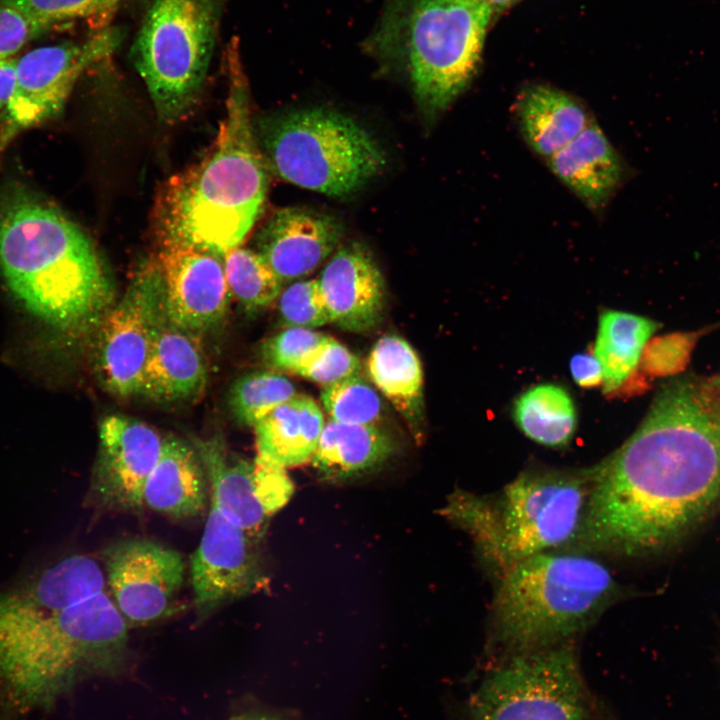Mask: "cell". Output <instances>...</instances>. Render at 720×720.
<instances>
[{
    "label": "cell",
    "mask_w": 720,
    "mask_h": 720,
    "mask_svg": "<svg viewBox=\"0 0 720 720\" xmlns=\"http://www.w3.org/2000/svg\"><path fill=\"white\" fill-rule=\"evenodd\" d=\"M720 496V425L704 391L667 384L641 425L591 471L579 536L622 556L656 552L694 527Z\"/></svg>",
    "instance_id": "obj_1"
},
{
    "label": "cell",
    "mask_w": 720,
    "mask_h": 720,
    "mask_svg": "<svg viewBox=\"0 0 720 720\" xmlns=\"http://www.w3.org/2000/svg\"><path fill=\"white\" fill-rule=\"evenodd\" d=\"M0 270L38 317L90 325L110 309L113 287L86 234L24 184L0 187Z\"/></svg>",
    "instance_id": "obj_2"
},
{
    "label": "cell",
    "mask_w": 720,
    "mask_h": 720,
    "mask_svg": "<svg viewBox=\"0 0 720 720\" xmlns=\"http://www.w3.org/2000/svg\"><path fill=\"white\" fill-rule=\"evenodd\" d=\"M226 115L209 154L171 177L155 205L160 243L197 247L219 256L241 246L261 214L267 166L257 146L245 79L230 55Z\"/></svg>",
    "instance_id": "obj_3"
},
{
    "label": "cell",
    "mask_w": 720,
    "mask_h": 720,
    "mask_svg": "<svg viewBox=\"0 0 720 720\" xmlns=\"http://www.w3.org/2000/svg\"><path fill=\"white\" fill-rule=\"evenodd\" d=\"M128 628L106 591L49 616L0 628L3 713L48 708L80 676L118 670Z\"/></svg>",
    "instance_id": "obj_4"
},
{
    "label": "cell",
    "mask_w": 720,
    "mask_h": 720,
    "mask_svg": "<svg viewBox=\"0 0 720 720\" xmlns=\"http://www.w3.org/2000/svg\"><path fill=\"white\" fill-rule=\"evenodd\" d=\"M499 579L490 638V648L502 654L499 659L570 643L616 595L607 567L576 553L529 556Z\"/></svg>",
    "instance_id": "obj_5"
},
{
    "label": "cell",
    "mask_w": 720,
    "mask_h": 720,
    "mask_svg": "<svg viewBox=\"0 0 720 720\" xmlns=\"http://www.w3.org/2000/svg\"><path fill=\"white\" fill-rule=\"evenodd\" d=\"M493 17L482 0H384L367 48L401 61L419 103L436 114L474 79Z\"/></svg>",
    "instance_id": "obj_6"
},
{
    "label": "cell",
    "mask_w": 720,
    "mask_h": 720,
    "mask_svg": "<svg viewBox=\"0 0 720 720\" xmlns=\"http://www.w3.org/2000/svg\"><path fill=\"white\" fill-rule=\"evenodd\" d=\"M590 488L591 471H526L494 501L455 491L441 514L473 537L500 576L518 561L579 536Z\"/></svg>",
    "instance_id": "obj_7"
},
{
    "label": "cell",
    "mask_w": 720,
    "mask_h": 720,
    "mask_svg": "<svg viewBox=\"0 0 720 720\" xmlns=\"http://www.w3.org/2000/svg\"><path fill=\"white\" fill-rule=\"evenodd\" d=\"M267 168L301 188L351 195L386 164L375 138L352 118L323 108L276 112L252 121Z\"/></svg>",
    "instance_id": "obj_8"
},
{
    "label": "cell",
    "mask_w": 720,
    "mask_h": 720,
    "mask_svg": "<svg viewBox=\"0 0 720 720\" xmlns=\"http://www.w3.org/2000/svg\"><path fill=\"white\" fill-rule=\"evenodd\" d=\"M464 720H620L592 690L571 643L518 653L488 668Z\"/></svg>",
    "instance_id": "obj_9"
},
{
    "label": "cell",
    "mask_w": 720,
    "mask_h": 720,
    "mask_svg": "<svg viewBox=\"0 0 720 720\" xmlns=\"http://www.w3.org/2000/svg\"><path fill=\"white\" fill-rule=\"evenodd\" d=\"M226 1H152L131 58L160 120L175 123L195 105Z\"/></svg>",
    "instance_id": "obj_10"
},
{
    "label": "cell",
    "mask_w": 720,
    "mask_h": 720,
    "mask_svg": "<svg viewBox=\"0 0 720 720\" xmlns=\"http://www.w3.org/2000/svg\"><path fill=\"white\" fill-rule=\"evenodd\" d=\"M163 282L155 257L145 260L121 299L102 318L97 368L113 395L139 393L155 334L166 318Z\"/></svg>",
    "instance_id": "obj_11"
},
{
    "label": "cell",
    "mask_w": 720,
    "mask_h": 720,
    "mask_svg": "<svg viewBox=\"0 0 720 720\" xmlns=\"http://www.w3.org/2000/svg\"><path fill=\"white\" fill-rule=\"evenodd\" d=\"M118 40L116 32L104 31L84 43L37 47L18 58L0 121V151L20 132L56 117L82 72L109 55Z\"/></svg>",
    "instance_id": "obj_12"
},
{
    "label": "cell",
    "mask_w": 720,
    "mask_h": 720,
    "mask_svg": "<svg viewBox=\"0 0 720 720\" xmlns=\"http://www.w3.org/2000/svg\"><path fill=\"white\" fill-rule=\"evenodd\" d=\"M111 598L128 624L166 615L180 590L185 562L179 552L148 539H125L103 552Z\"/></svg>",
    "instance_id": "obj_13"
},
{
    "label": "cell",
    "mask_w": 720,
    "mask_h": 720,
    "mask_svg": "<svg viewBox=\"0 0 720 720\" xmlns=\"http://www.w3.org/2000/svg\"><path fill=\"white\" fill-rule=\"evenodd\" d=\"M256 540L228 519L212 502L190 574L197 616L247 596L262 584Z\"/></svg>",
    "instance_id": "obj_14"
},
{
    "label": "cell",
    "mask_w": 720,
    "mask_h": 720,
    "mask_svg": "<svg viewBox=\"0 0 720 720\" xmlns=\"http://www.w3.org/2000/svg\"><path fill=\"white\" fill-rule=\"evenodd\" d=\"M169 322L199 334L225 316L230 291L219 255L177 243H160L155 257Z\"/></svg>",
    "instance_id": "obj_15"
},
{
    "label": "cell",
    "mask_w": 720,
    "mask_h": 720,
    "mask_svg": "<svg viewBox=\"0 0 720 720\" xmlns=\"http://www.w3.org/2000/svg\"><path fill=\"white\" fill-rule=\"evenodd\" d=\"M99 437L93 498L105 509L141 511L144 485L160 457L164 439L150 425L120 415L102 420Z\"/></svg>",
    "instance_id": "obj_16"
},
{
    "label": "cell",
    "mask_w": 720,
    "mask_h": 720,
    "mask_svg": "<svg viewBox=\"0 0 720 720\" xmlns=\"http://www.w3.org/2000/svg\"><path fill=\"white\" fill-rule=\"evenodd\" d=\"M343 234L341 222L305 207L274 212L256 235L257 252L282 282L300 279L330 256Z\"/></svg>",
    "instance_id": "obj_17"
},
{
    "label": "cell",
    "mask_w": 720,
    "mask_h": 720,
    "mask_svg": "<svg viewBox=\"0 0 720 720\" xmlns=\"http://www.w3.org/2000/svg\"><path fill=\"white\" fill-rule=\"evenodd\" d=\"M106 585L105 571L95 558H63L18 587L0 592V628L60 612L104 592Z\"/></svg>",
    "instance_id": "obj_18"
},
{
    "label": "cell",
    "mask_w": 720,
    "mask_h": 720,
    "mask_svg": "<svg viewBox=\"0 0 720 720\" xmlns=\"http://www.w3.org/2000/svg\"><path fill=\"white\" fill-rule=\"evenodd\" d=\"M332 323L350 332H365L382 318L385 284L366 248L339 247L317 279Z\"/></svg>",
    "instance_id": "obj_19"
},
{
    "label": "cell",
    "mask_w": 720,
    "mask_h": 720,
    "mask_svg": "<svg viewBox=\"0 0 720 720\" xmlns=\"http://www.w3.org/2000/svg\"><path fill=\"white\" fill-rule=\"evenodd\" d=\"M197 335L166 317L155 334L138 394L166 403L199 396L207 367Z\"/></svg>",
    "instance_id": "obj_20"
},
{
    "label": "cell",
    "mask_w": 720,
    "mask_h": 720,
    "mask_svg": "<svg viewBox=\"0 0 720 720\" xmlns=\"http://www.w3.org/2000/svg\"><path fill=\"white\" fill-rule=\"evenodd\" d=\"M192 446L205 470L210 502L258 541L265 533L269 514L256 494L253 463L232 455L217 434L195 438Z\"/></svg>",
    "instance_id": "obj_21"
},
{
    "label": "cell",
    "mask_w": 720,
    "mask_h": 720,
    "mask_svg": "<svg viewBox=\"0 0 720 720\" xmlns=\"http://www.w3.org/2000/svg\"><path fill=\"white\" fill-rule=\"evenodd\" d=\"M546 163L587 207L596 211L605 207L624 172L618 153L595 122Z\"/></svg>",
    "instance_id": "obj_22"
},
{
    "label": "cell",
    "mask_w": 720,
    "mask_h": 720,
    "mask_svg": "<svg viewBox=\"0 0 720 720\" xmlns=\"http://www.w3.org/2000/svg\"><path fill=\"white\" fill-rule=\"evenodd\" d=\"M208 480L193 446L168 437L143 489V503L175 518L196 517L205 510Z\"/></svg>",
    "instance_id": "obj_23"
},
{
    "label": "cell",
    "mask_w": 720,
    "mask_h": 720,
    "mask_svg": "<svg viewBox=\"0 0 720 720\" xmlns=\"http://www.w3.org/2000/svg\"><path fill=\"white\" fill-rule=\"evenodd\" d=\"M522 136L530 148L547 159L573 141L592 123L574 97L545 85L524 89L517 100Z\"/></svg>",
    "instance_id": "obj_24"
},
{
    "label": "cell",
    "mask_w": 720,
    "mask_h": 720,
    "mask_svg": "<svg viewBox=\"0 0 720 720\" xmlns=\"http://www.w3.org/2000/svg\"><path fill=\"white\" fill-rule=\"evenodd\" d=\"M324 425L319 405L297 393L253 427L257 456L284 468L311 461Z\"/></svg>",
    "instance_id": "obj_25"
},
{
    "label": "cell",
    "mask_w": 720,
    "mask_h": 720,
    "mask_svg": "<svg viewBox=\"0 0 720 720\" xmlns=\"http://www.w3.org/2000/svg\"><path fill=\"white\" fill-rule=\"evenodd\" d=\"M393 450L392 440L378 426L329 420L311 462L323 479L343 482L375 470Z\"/></svg>",
    "instance_id": "obj_26"
},
{
    "label": "cell",
    "mask_w": 720,
    "mask_h": 720,
    "mask_svg": "<svg viewBox=\"0 0 720 720\" xmlns=\"http://www.w3.org/2000/svg\"><path fill=\"white\" fill-rule=\"evenodd\" d=\"M376 388L414 428L423 411V372L412 346L397 335H385L373 346L367 360Z\"/></svg>",
    "instance_id": "obj_27"
},
{
    "label": "cell",
    "mask_w": 720,
    "mask_h": 720,
    "mask_svg": "<svg viewBox=\"0 0 720 720\" xmlns=\"http://www.w3.org/2000/svg\"><path fill=\"white\" fill-rule=\"evenodd\" d=\"M657 329L656 322L640 315L617 310L601 313L594 354L601 365L605 393L620 388L632 375Z\"/></svg>",
    "instance_id": "obj_28"
},
{
    "label": "cell",
    "mask_w": 720,
    "mask_h": 720,
    "mask_svg": "<svg viewBox=\"0 0 720 720\" xmlns=\"http://www.w3.org/2000/svg\"><path fill=\"white\" fill-rule=\"evenodd\" d=\"M513 418L528 438L548 447L565 446L577 423L571 396L555 384L536 385L522 393L514 403Z\"/></svg>",
    "instance_id": "obj_29"
},
{
    "label": "cell",
    "mask_w": 720,
    "mask_h": 720,
    "mask_svg": "<svg viewBox=\"0 0 720 720\" xmlns=\"http://www.w3.org/2000/svg\"><path fill=\"white\" fill-rule=\"evenodd\" d=\"M222 256L229 291L246 310L265 309L278 299L283 282L257 251L238 246Z\"/></svg>",
    "instance_id": "obj_30"
},
{
    "label": "cell",
    "mask_w": 720,
    "mask_h": 720,
    "mask_svg": "<svg viewBox=\"0 0 720 720\" xmlns=\"http://www.w3.org/2000/svg\"><path fill=\"white\" fill-rule=\"evenodd\" d=\"M297 394L293 383L277 371H256L237 379L229 392L235 419L254 427L261 419Z\"/></svg>",
    "instance_id": "obj_31"
},
{
    "label": "cell",
    "mask_w": 720,
    "mask_h": 720,
    "mask_svg": "<svg viewBox=\"0 0 720 720\" xmlns=\"http://www.w3.org/2000/svg\"><path fill=\"white\" fill-rule=\"evenodd\" d=\"M321 403L329 420L377 426L383 404L376 390L359 375L322 386Z\"/></svg>",
    "instance_id": "obj_32"
},
{
    "label": "cell",
    "mask_w": 720,
    "mask_h": 720,
    "mask_svg": "<svg viewBox=\"0 0 720 720\" xmlns=\"http://www.w3.org/2000/svg\"><path fill=\"white\" fill-rule=\"evenodd\" d=\"M329 339L313 329L286 327L264 344L263 359L277 371L299 375Z\"/></svg>",
    "instance_id": "obj_33"
},
{
    "label": "cell",
    "mask_w": 720,
    "mask_h": 720,
    "mask_svg": "<svg viewBox=\"0 0 720 720\" xmlns=\"http://www.w3.org/2000/svg\"><path fill=\"white\" fill-rule=\"evenodd\" d=\"M24 12L46 31L80 19H105L121 0H0Z\"/></svg>",
    "instance_id": "obj_34"
},
{
    "label": "cell",
    "mask_w": 720,
    "mask_h": 720,
    "mask_svg": "<svg viewBox=\"0 0 720 720\" xmlns=\"http://www.w3.org/2000/svg\"><path fill=\"white\" fill-rule=\"evenodd\" d=\"M278 312L285 327L314 330L332 323L317 279L295 281L282 290Z\"/></svg>",
    "instance_id": "obj_35"
},
{
    "label": "cell",
    "mask_w": 720,
    "mask_h": 720,
    "mask_svg": "<svg viewBox=\"0 0 720 720\" xmlns=\"http://www.w3.org/2000/svg\"><path fill=\"white\" fill-rule=\"evenodd\" d=\"M360 370L358 357L330 337L299 375L326 386L359 375Z\"/></svg>",
    "instance_id": "obj_36"
},
{
    "label": "cell",
    "mask_w": 720,
    "mask_h": 720,
    "mask_svg": "<svg viewBox=\"0 0 720 720\" xmlns=\"http://www.w3.org/2000/svg\"><path fill=\"white\" fill-rule=\"evenodd\" d=\"M253 465L256 494L270 516L287 503L293 493V484L284 467L259 456Z\"/></svg>",
    "instance_id": "obj_37"
},
{
    "label": "cell",
    "mask_w": 720,
    "mask_h": 720,
    "mask_svg": "<svg viewBox=\"0 0 720 720\" xmlns=\"http://www.w3.org/2000/svg\"><path fill=\"white\" fill-rule=\"evenodd\" d=\"M46 30L24 12L0 2V61L13 58Z\"/></svg>",
    "instance_id": "obj_38"
},
{
    "label": "cell",
    "mask_w": 720,
    "mask_h": 720,
    "mask_svg": "<svg viewBox=\"0 0 720 720\" xmlns=\"http://www.w3.org/2000/svg\"><path fill=\"white\" fill-rule=\"evenodd\" d=\"M570 372L575 383L585 389L603 384V374L594 352L575 354L570 360Z\"/></svg>",
    "instance_id": "obj_39"
},
{
    "label": "cell",
    "mask_w": 720,
    "mask_h": 720,
    "mask_svg": "<svg viewBox=\"0 0 720 720\" xmlns=\"http://www.w3.org/2000/svg\"><path fill=\"white\" fill-rule=\"evenodd\" d=\"M16 57L0 61V110L7 105L16 81Z\"/></svg>",
    "instance_id": "obj_40"
},
{
    "label": "cell",
    "mask_w": 720,
    "mask_h": 720,
    "mask_svg": "<svg viewBox=\"0 0 720 720\" xmlns=\"http://www.w3.org/2000/svg\"><path fill=\"white\" fill-rule=\"evenodd\" d=\"M492 10L494 16L500 14L519 0H482Z\"/></svg>",
    "instance_id": "obj_41"
},
{
    "label": "cell",
    "mask_w": 720,
    "mask_h": 720,
    "mask_svg": "<svg viewBox=\"0 0 720 720\" xmlns=\"http://www.w3.org/2000/svg\"><path fill=\"white\" fill-rule=\"evenodd\" d=\"M706 387H709V388L718 387V388H719V387H720V375L711 378V379L707 382Z\"/></svg>",
    "instance_id": "obj_42"
},
{
    "label": "cell",
    "mask_w": 720,
    "mask_h": 720,
    "mask_svg": "<svg viewBox=\"0 0 720 720\" xmlns=\"http://www.w3.org/2000/svg\"><path fill=\"white\" fill-rule=\"evenodd\" d=\"M717 417H718V421H719V425H720V408L717 410Z\"/></svg>",
    "instance_id": "obj_43"
}]
</instances>
